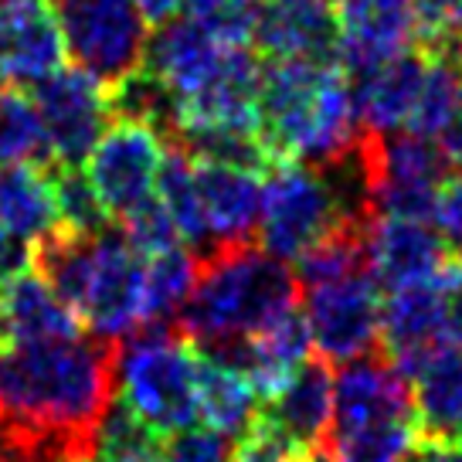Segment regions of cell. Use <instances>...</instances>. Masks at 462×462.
I'll list each match as a JSON object with an SVG mask.
<instances>
[{
    "mask_svg": "<svg viewBox=\"0 0 462 462\" xmlns=\"http://www.w3.org/2000/svg\"><path fill=\"white\" fill-rule=\"evenodd\" d=\"M116 367L119 344L96 333L11 344L0 354V411L96 448L99 425L116 402Z\"/></svg>",
    "mask_w": 462,
    "mask_h": 462,
    "instance_id": "cell-1",
    "label": "cell"
},
{
    "mask_svg": "<svg viewBox=\"0 0 462 462\" xmlns=\"http://www.w3.org/2000/svg\"><path fill=\"white\" fill-rule=\"evenodd\" d=\"M300 303V282L286 262L252 245L221 248L201 259L198 286L177 317V330L194 346L252 337L282 310Z\"/></svg>",
    "mask_w": 462,
    "mask_h": 462,
    "instance_id": "cell-2",
    "label": "cell"
},
{
    "mask_svg": "<svg viewBox=\"0 0 462 462\" xmlns=\"http://www.w3.org/2000/svg\"><path fill=\"white\" fill-rule=\"evenodd\" d=\"M354 221H371L367 208L354 201L323 167L300 160H275L262 180L259 248L279 262L303 259L313 245Z\"/></svg>",
    "mask_w": 462,
    "mask_h": 462,
    "instance_id": "cell-3",
    "label": "cell"
},
{
    "mask_svg": "<svg viewBox=\"0 0 462 462\" xmlns=\"http://www.w3.org/2000/svg\"><path fill=\"white\" fill-rule=\"evenodd\" d=\"M198 346L177 323H140L119 340L116 394L160 435L190 429L198 408Z\"/></svg>",
    "mask_w": 462,
    "mask_h": 462,
    "instance_id": "cell-4",
    "label": "cell"
},
{
    "mask_svg": "<svg viewBox=\"0 0 462 462\" xmlns=\"http://www.w3.org/2000/svg\"><path fill=\"white\" fill-rule=\"evenodd\" d=\"M75 69L109 88L143 65L150 24L136 0H55Z\"/></svg>",
    "mask_w": 462,
    "mask_h": 462,
    "instance_id": "cell-5",
    "label": "cell"
},
{
    "mask_svg": "<svg viewBox=\"0 0 462 462\" xmlns=\"http://www.w3.org/2000/svg\"><path fill=\"white\" fill-rule=\"evenodd\" d=\"M452 346H462V286H408L384 300L381 350L408 381Z\"/></svg>",
    "mask_w": 462,
    "mask_h": 462,
    "instance_id": "cell-6",
    "label": "cell"
},
{
    "mask_svg": "<svg viewBox=\"0 0 462 462\" xmlns=\"http://www.w3.org/2000/svg\"><path fill=\"white\" fill-rule=\"evenodd\" d=\"M306 327L327 364H350L381 346V286L374 275L354 273L300 289Z\"/></svg>",
    "mask_w": 462,
    "mask_h": 462,
    "instance_id": "cell-7",
    "label": "cell"
},
{
    "mask_svg": "<svg viewBox=\"0 0 462 462\" xmlns=\"http://www.w3.org/2000/svg\"><path fill=\"white\" fill-rule=\"evenodd\" d=\"M367 273L381 289L408 286H462L459 255H452L446 235L429 221L411 217H371L367 221Z\"/></svg>",
    "mask_w": 462,
    "mask_h": 462,
    "instance_id": "cell-8",
    "label": "cell"
},
{
    "mask_svg": "<svg viewBox=\"0 0 462 462\" xmlns=\"http://www.w3.org/2000/svg\"><path fill=\"white\" fill-rule=\"evenodd\" d=\"M34 106L48 133L51 167H82L113 123L109 88L82 69H61L34 86Z\"/></svg>",
    "mask_w": 462,
    "mask_h": 462,
    "instance_id": "cell-9",
    "label": "cell"
},
{
    "mask_svg": "<svg viewBox=\"0 0 462 462\" xmlns=\"http://www.w3.org/2000/svg\"><path fill=\"white\" fill-rule=\"evenodd\" d=\"M167 153V140L153 126L113 119L109 130L86 160V173L106 211L119 221L130 215L136 204L157 194V171Z\"/></svg>",
    "mask_w": 462,
    "mask_h": 462,
    "instance_id": "cell-10",
    "label": "cell"
},
{
    "mask_svg": "<svg viewBox=\"0 0 462 462\" xmlns=\"http://www.w3.org/2000/svg\"><path fill=\"white\" fill-rule=\"evenodd\" d=\"M143 265L146 259L130 245L119 225L96 235V269L82 323L102 340H126L143 323Z\"/></svg>",
    "mask_w": 462,
    "mask_h": 462,
    "instance_id": "cell-11",
    "label": "cell"
},
{
    "mask_svg": "<svg viewBox=\"0 0 462 462\" xmlns=\"http://www.w3.org/2000/svg\"><path fill=\"white\" fill-rule=\"evenodd\" d=\"M337 11V61L350 79L371 72L419 42L411 0H333Z\"/></svg>",
    "mask_w": 462,
    "mask_h": 462,
    "instance_id": "cell-12",
    "label": "cell"
},
{
    "mask_svg": "<svg viewBox=\"0 0 462 462\" xmlns=\"http://www.w3.org/2000/svg\"><path fill=\"white\" fill-rule=\"evenodd\" d=\"M65 34L51 0H0V82L42 86L65 69Z\"/></svg>",
    "mask_w": 462,
    "mask_h": 462,
    "instance_id": "cell-13",
    "label": "cell"
},
{
    "mask_svg": "<svg viewBox=\"0 0 462 462\" xmlns=\"http://www.w3.org/2000/svg\"><path fill=\"white\" fill-rule=\"evenodd\" d=\"M419 421L415 388L388 357H357L333 377L330 432H350L377 421Z\"/></svg>",
    "mask_w": 462,
    "mask_h": 462,
    "instance_id": "cell-14",
    "label": "cell"
},
{
    "mask_svg": "<svg viewBox=\"0 0 462 462\" xmlns=\"http://www.w3.org/2000/svg\"><path fill=\"white\" fill-rule=\"evenodd\" d=\"M194 173H198V201H201L204 231H208L204 259H211L221 248L252 245L259 238L262 173L198 157H194Z\"/></svg>",
    "mask_w": 462,
    "mask_h": 462,
    "instance_id": "cell-15",
    "label": "cell"
},
{
    "mask_svg": "<svg viewBox=\"0 0 462 462\" xmlns=\"http://www.w3.org/2000/svg\"><path fill=\"white\" fill-rule=\"evenodd\" d=\"M429 58H432V51L411 48V51L391 58V61L377 65L371 72L350 79L354 82L361 133H367V136L404 133L408 119L415 113V102H419Z\"/></svg>",
    "mask_w": 462,
    "mask_h": 462,
    "instance_id": "cell-16",
    "label": "cell"
},
{
    "mask_svg": "<svg viewBox=\"0 0 462 462\" xmlns=\"http://www.w3.org/2000/svg\"><path fill=\"white\" fill-rule=\"evenodd\" d=\"M255 44L262 58H319L337 61V11L330 0H273L259 11Z\"/></svg>",
    "mask_w": 462,
    "mask_h": 462,
    "instance_id": "cell-17",
    "label": "cell"
},
{
    "mask_svg": "<svg viewBox=\"0 0 462 462\" xmlns=\"http://www.w3.org/2000/svg\"><path fill=\"white\" fill-rule=\"evenodd\" d=\"M225 48L228 44H217L215 38H208L198 24H190L188 17H173V21L150 31L140 69L157 75L180 102L194 96L215 75Z\"/></svg>",
    "mask_w": 462,
    "mask_h": 462,
    "instance_id": "cell-18",
    "label": "cell"
},
{
    "mask_svg": "<svg viewBox=\"0 0 462 462\" xmlns=\"http://www.w3.org/2000/svg\"><path fill=\"white\" fill-rule=\"evenodd\" d=\"M265 419L279 425L286 435H292L310 452H319L333 425V371L323 357L310 361L289 377V384L275 398H269V408L262 411Z\"/></svg>",
    "mask_w": 462,
    "mask_h": 462,
    "instance_id": "cell-19",
    "label": "cell"
},
{
    "mask_svg": "<svg viewBox=\"0 0 462 462\" xmlns=\"http://www.w3.org/2000/svg\"><path fill=\"white\" fill-rule=\"evenodd\" d=\"M58 228L61 215H58L51 171L38 163L0 167V231L34 245Z\"/></svg>",
    "mask_w": 462,
    "mask_h": 462,
    "instance_id": "cell-20",
    "label": "cell"
},
{
    "mask_svg": "<svg viewBox=\"0 0 462 462\" xmlns=\"http://www.w3.org/2000/svg\"><path fill=\"white\" fill-rule=\"evenodd\" d=\"M7 323H11V344H38V340H65L86 330L82 317L69 303H61L55 289L42 275L24 273L14 282L0 286Z\"/></svg>",
    "mask_w": 462,
    "mask_h": 462,
    "instance_id": "cell-21",
    "label": "cell"
},
{
    "mask_svg": "<svg viewBox=\"0 0 462 462\" xmlns=\"http://www.w3.org/2000/svg\"><path fill=\"white\" fill-rule=\"evenodd\" d=\"M421 439L462 442V346L442 350L411 377Z\"/></svg>",
    "mask_w": 462,
    "mask_h": 462,
    "instance_id": "cell-22",
    "label": "cell"
},
{
    "mask_svg": "<svg viewBox=\"0 0 462 462\" xmlns=\"http://www.w3.org/2000/svg\"><path fill=\"white\" fill-rule=\"evenodd\" d=\"M92 269H96V238H88V235L58 228L44 235L42 242H34V273L42 275L61 296V303L72 306L79 317L88 300Z\"/></svg>",
    "mask_w": 462,
    "mask_h": 462,
    "instance_id": "cell-23",
    "label": "cell"
},
{
    "mask_svg": "<svg viewBox=\"0 0 462 462\" xmlns=\"http://www.w3.org/2000/svg\"><path fill=\"white\" fill-rule=\"evenodd\" d=\"M198 408L201 421L211 432L221 435H245L248 425L259 419L255 411V388L248 384L238 371H231L225 364H215L198 350Z\"/></svg>",
    "mask_w": 462,
    "mask_h": 462,
    "instance_id": "cell-24",
    "label": "cell"
},
{
    "mask_svg": "<svg viewBox=\"0 0 462 462\" xmlns=\"http://www.w3.org/2000/svg\"><path fill=\"white\" fill-rule=\"evenodd\" d=\"M201 259L190 248L150 255L143 265V323H177L184 303L198 286Z\"/></svg>",
    "mask_w": 462,
    "mask_h": 462,
    "instance_id": "cell-25",
    "label": "cell"
},
{
    "mask_svg": "<svg viewBox=\"0 0 462 462\" xmlns=\"http://www.w3.org/2000/svg\"><path fill=\"white\" fill-rule=\"evenodd\" d=\"M38 163L51 167V146L34 96L14 86L0 88V167Z\"/></svg>",
    "mask_w": 462,
    "mask_h": 462,
    "instance_id": "cell-26",
    "label": "cell"
},
{
    "mask_svg": "<svg viewBox=\"0 0 462 462\" xmlns=\"http://www.w3.org/2000/svg\"><path fill=\"white\" fill-rule=\"evenodd\" d=\"M421 442L419 421H377L350 432H330L323 452L333 462H404Z\"/></svg>",
    "mask_w": 462,
    "mask_h": 462,
    "instance_id": "cell-27",
    "label": "cell"
},
{
    "mask_svg": "<svg viewBox=\"0 0 462 462\" xmlns=\"http://www.w3.org/2000/svg\"><path fill=\"white\" fill-rule=\"evenodd\" d=\"M459 109H462V72L459 65H456V55L452 51H432L419 102H415V113L408 119L404 133L435 140Z\"/></svg>",
    "mask_w": 462,
    "mask_h": 462,
    "instance_id": "cell-28",
    "label": "cell"
},
{
    "mask_svg": "<svg viewBox=\"0 0 462 462\" xmlns=\"http://www.w3.org/2000/svg\"><path fill=\"white\" fill-rule=\"evenodd\" d=\"M109 109H113V119L153 126L163 140H171L177 126V96L146 69H136L109 86Z\"/></svg>",
    "mask_w": 462,
    "mask_h": 462,
    "instance_id": "cell-29",
    "label": "cell"
},
{
    "mask_svg": "<svg viewBox=\"0 0 462 462\" xmlns=\"http://www.w3.org/2000/svg\"><path fill=\"white\" fill-rule=\"evenodd\" d=\"M51 184H55L61 228L96 238V235L116 225L102 198L92 188L88 173H82V167H51Z\"/></svg>",
    "mask_w": 462,
    "mask_h": 462,
    "instance_id": "cell-30",
    "label": "cell"
},
{
    "mask_svg": "<svg viewBox=\"0 0 462 462\" xmlns=\"http://www.w3.org/2000/svg\"><path fill=\"white\" fill-rule=\"evenodd\" d=\"M259 0H188L180 14L190 24L228 48H245L255 42V24H259Z\"/></svg>",
    "mask_w": 462,
    "mask_h": 462,
    "instance_id": "cell-31",
    "label": "cell"
},
{
    "mask_svg": "<svg viewBox=\"0 0 462 462\" xmlns=\"http://www.w3.org/2000/svg\"><path fill=\"white\" fill-rule=\"evenodd\" d=\"M123 235L130 238V245L150 259V255H160V252H171L177 248L184 238H180V231L173 225L171 211H167V204L160 201L157 194L153 198H146L143 204H136L130 215H123L116 221Z\"/></svg>",
    "mask_w": 462,
    "mask_h": 462,
    "instance_id": "cell-32",
    "label": "cell"
},
{
    "mask_svg": "<svg viewBox=\"0 0 462 462\" xmlns=\"http://www.w3.org/2000/svg\"><path fill=\"white\" fill-rule=\"evenodd\" d=\"M317 452L300 446L292 435H286L279 425L259 419L248 425L245 435H238V446H231V462H313Z\"/></svg>",
    "mask_w": 462,
    "mask_h": 462,
    "instance_id": "cell-33",
    "label": "cell"
},
{
    "mask_svg": "<svg viewBox=\"0 0 462 462\" xmlns=\"http://www.w3.org/2000/svg\"><path fill=\"white\" fill-rule=\"evenodd\" d=\"M419 48L425 51H456L462 42V0H411Z\"/></svg>",
    "mask_w": 462,
    "mask_h": 462,
    "instance_id": "cell-34",
    "label": "cell"
},
{
    "mask_svg": "<svg viewBox=\"0 0 462 462\" xmlns=\"http://www.w3.org/2000/svg\"><path fill=\"white\" fill-rule=\"evenodd\" d=\"M160 462H231V442L211 429H180L163 435Z\"/></svg>",
    "mask_w": 462,
    "mask_h": 462,
    "instance_id": "cell-35",
    "label": "cell"
},
{
    "mask_svg": "<svg viewBox=\"0 0 462 462\" xmlns=\"http://www.w3.org/2000/svg\"><path fill=\"white\" fill-rule=\"evenodd\" d=\"M432 221L439 225V231L446 235L448 242L462 245V167H456V171L442 180L439 198H435Z\"/></svg>",
    "mask_w": 462,
    "mask_h": 462,
    "instance_id": "cell-36",
    "label": "cell"
},
{
    "mask_svg": "<svg viewBox=\"0 0 462 462\" xmlns=\"http://www.w3.org/2000/svg\"><path fill=\"white\" fill-rule=\"evenodd\" d=\"M31 269H34V245L0 231V286L14 282L17 275L31 273Z\"/></svg>",
    "mask_w": 462,
    "mask_h": 462,
    "instance_id": "cell-37",
    "label": "cell"
},
{
    "mask_svg": "<svg viewBox=\"0 0 462 462\" xmlns=\"http://www.w3.org/2000/svg\"><path fill=\"white\" fill-rule=\"evenodd\" d=\"M435 143H439V150H442V153H446V160L452 163V171H456V167H462V109L448 119V126L435 136Z\"/></svg>",
    "mask_w": 462,
    "mask_h": 462,
    "instance_id": "cell-38",
    "label": "cell"
},
{
    "mask_svg": "<svg viewBox=\"0 0 462 462\" xmlns=\"http://www.w3.org/2000/svg\"><path fill=\"white\" fill-rule=\"evenodd\" d=\"M136 4H140V11H143L146 24H150V28H160V24H167V21H173V17L180 14L188 0H136Z\"/></svg>",
    "mask_w": 462,
    "mask_h": 462,
    "instance_id": "cell-39",
    "label": "cell"
},
{
    "mask_svg": "<svg viewBox=\"0 0 462 462\" xmlns=\"http://www.w3.org/2000/svg\"><path fill=\"white\" fill-rule=\"evenodd\" d=\"M419 462H462V442H435V439H421Z\"/></svg>",
    "mask_w": 462,
    "mask_h": 462,
    "instance_id": "cell-40",
    "label": "cell"
},
{
    "mask_svg": "<svg viewBox=\"0 0 462 462\" xmlns=\"http://www.w3.org/2000/svg\"><path fill=\"white\" fill-rule=\"evenodd\" d=\"M11 346V323H7V306H4V292H0V354Z\"/></svg>",
    "mask_w": 462,
    "mask_h": 462,
    "instance_id": "cell-41",
    "label": "cell"
},
{
    "mask_svg": "<svg viewBox=\"0 0 462 462\" xmlns=\"http://www.w3.org/2000/svg\"><path fill=\"white\" fill-rule=\"evenodd\" d=\"M452 55H456V65H459V72H462V42H459V48H456Z\"/></svg>",
    "mask_w": 462,
    "mask_h": 462,
    "instance_id": "cell-42",
    "label": "cell"
},
{
    "mask_svg": "<svg viewBox=\"0 0 462 462\" xmlns=\"http://www.w3.org/2000/svg\"><path fill=\"white\" fill-rule=\"evenodd\" d=\"M459 269H462V252H459Z\"/></svg>",
    "mask_w": 462,
    "mask_h": 462,
    "instance_id": "cell-43",
    "label": "cell"
},
{
    "mask_svg": "<svg viewBox=\"0 0 462 462\" xmlns=\"http://www.w3.org/2000/svg\"><path fill=\"white\" fill-rule=\"evenodd\" d=\"M404 462H419V459H404Z\"/></svg>",
    "mask_w": 462,
    "mask_h": 462,
    "instance_id": "cell-44",
    "label": "cell"
}]
</instances>
